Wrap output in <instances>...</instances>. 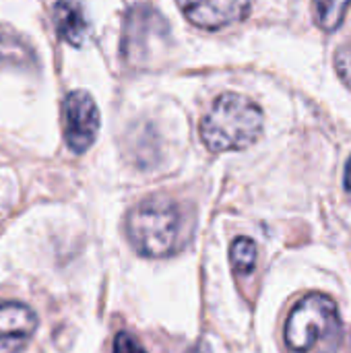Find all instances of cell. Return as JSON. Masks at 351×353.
Listing matches in <instances>:
<instances>
[{
    "label": "cell",
    "mask_w": 351,
    "mask_h": 353,
    "mask_svg": "<svg viewBox=\"0 0 351 353\" xmlns=\"http://www.w3.org/2000/svg\"><path fill=\"white\" fill-rule=\"evenodd\" d=\"M126 234L139 254L153 259L172 256L186 242L184 211L166 196L147 199L128 213Z\"/></svg>",
    "instance_id": "cell-1"
},
{
    "label": "cell",
    "mask_w": 351,
    "mask_h": 353,
    "mask_svg": "<svg viewBox=\"0 0 351 353\" xmlns=\"http://www.w3.org/2000/svg\"><path fill=\"white\" fill-rule=\"evenodd\" d=\"M263 130L261 108L238 93L219 95L201 120V139L213 153L250 147Z\"/></svg>",
    "instance_id": "cell-2"
},
{
    "label": "cell",
    "mask_w": 351,
    "mask_h": 353,
    "mask_svg": "<svg viewBox=\"0 0 351 353\" xmlns=\"http://www.w3.org/2000/svg\"><path fill=\"white\" fill-rule=\"evenodd\" d=\"M341 333L337 304L325 294L306 296L285 323V343L292 352L308 353L317 345L335 343Z\"/></svg>",
    "instance_id": "cell-3"
},
{
    "label": "cell",
    "mask_w": 351,
    "mask_h": 353,
    "mask_svg": "<svg viewBox=\"0 0 351 353\" xmlns=\"http://www.w3.org/2000/svg\"><path fill=\"white\" fill-rule=\"evenodd\" d=\"M168 35V25L163 17L147 6L139 4L132 6L124 21V35H122V50L126 58L134 64L145 62L151 58L153 48L161 46Z\"/></svg>",
    "instance_id": "cell-4"
},
{
    "label": "cell",
    "mask_w": 351,
    "mask_h": 353,
    "mask_svg": "<svg viewBox=\"0 0 351 353\" xmlns=\"http://www.w3.org/2000/svg\"><path fill=\"white\" fill-rule=\"evenodd\" d=\"M99 130V110L85 91H70L64 99V139L74 153H85Z\"/></svg>",
    "instance_id": "cell-5"
},
{
    "label": "cell",
    "mask_w": 351,
    "mask_h": 353,
    "mask_svg": "<svg viewBox=\"0 0 351 353\" xmlns=\"http://www.w3.org/2000/svg\"><path fill=\"white\" fill-rule=\"evenodd\" d=\"M186 19L201 29H223L242 21L250 10V0H176Z\"/></svg>",
    "instance_id": "cell-6"
},
{
    "label": "cell",
    "mask_w": 351,
    "mask_h": 353,
    "mask_svg": "<svg viewBox=\"0 0 351 353\" xmlns=\"http://www.w3.org/2000/svg\"><path fill=\"white\" fill-rule=\"evenodd\" d=\"M37 329L35 312L19 302H0V353H21Z\"/></svg>",
    "instance_id": "cell-7"
},
{
    "label": "cell",
    "mask_w": 351,
    "mask_h": 353,
    "mask_svg": "<svg viewBox=\"0 0 351 353\" xmlns=\"http://www.w3.org/2000/svg\"><path fill=\"white\" fill-rule=\"evenodd\" d=\"M52 21H54L56 33L66 43L74 48L83 46L89 33V23L85 17L83 4L79 0H56L52 8Z\"/></svg>",
    "instance_id": "cell-8"
},
{
    "label": "cell",
    "mask_w": 351,
    "mask_h": 353,
    "mask_svg": "<svg viewBox=\"0 0 351 353\" xmlns=\"http://www.w3.org/2000/svg\"><path fill=\"white\" fill-rule=\"evenodd\" d=\"M35 56L31 46L12 29L0 25V68L4 66H29Z\"/></svg>",
    "instance_id": "cell-9"
},
{
    "label": "cell",
    "mask_w": 351,
    "mask_h": 353,
    "mask_svg": "<svg viewBox=\"0 0 351 353\" xmlns=\"http://www.w3.org/2000/svg\"><path fill=\"white\" fill-rule=\"evenodd\" d=\"M314 4V19L323 31H337L345 19V12L351 6V0H312Z\"/></svg>",
    "instance_id": "cell-10"
},
{
    "label": "cell",
    "mask_w": 351,
    "mask_h": 353,
    "mask_svg": "<svg viewBox=\"0 0 351 353\" xmlns=\"http://www.w3.org/2000/svg\"><path fill=\"white\" fill-rule=\"evenodd\" d=\"M230 261H232V267L240 275L252 273L254 267H257V244L250 238L234 240V244L230 248Z\"/></svg>",
    "instance_id": "cell-11"
},
{
    "label": "cell",
    "mask_w": 351,
    "mask_h": 353,
    "mask_svg": "<svg viewBox=\"0 0 351 353\" xmlns=\"http://www.w3.org/2000/svg\"><path fill=\"white\" fill-rule=\"evenodd\" d=\"M335 66L341 77V81L351 89V41L345 43L337 54H335Z\"/></svg>",
    "instance_id": "cell-12"
},
{
    "label": "cell",
    "mask_w": 351,
    "mask_h": 353,
    "mask_svg": "<svg viewBox=\"0 0 351 353\" xmlns=\"http://www.w3.org/2000/svg\"><path fill=\"white\" fill-rule=\"evenodd\" d=\"M114 353H147V350L130 333L122 331L114 339Z\"/></svg>",
    "instance_id": "cell-13"
},
{
    "label": "cell",
    "mask_w": 351,
    "mask_h": 353,
    "mask_svg": "<svg viewBox=\"0 0 351 353\" xmlns=\"http://www.w3.org/2000/svg\"><path fill=\"white\" fill-rule=\"evenodd\" d=\"M345 190L351 194V157L348 165H345Z\"/></svg>",
    "instance_id": "cell-14"
},
{
    "label": "cell",
    "mask_w": 351,
    "mask_h": 353,
    "mask_svg": "<svg viewBox=\"0 0 351 353\" xmlns=\"http://www.w3.org/2000/svg\"><path fill=\"white\" fill-rule=\"evenodd\" d=\"M188 353H211V352H209V350H207L205 345H199V347H194V350H190V352H188Z\"/></svg>",
    "instance_id": "cell-15"
}]
</instances>
